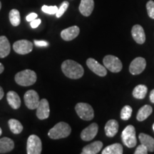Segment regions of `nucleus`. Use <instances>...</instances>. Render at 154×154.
<instances>
[{"label":"nucleus","instance_id":"33","mask_svg":"<svg viewBox=\"0 0 154 154\" xmlns=\"http://www.w3.org/2000/svg\"><path fill=\"white\" fill-rule=\"evenodd\" d=\"M41 22L42 21L40 19H34V20H32V22H30V25L31 26H32V28H37L38 26H39V24H41Z\"/></svg>","mask_w":154,"mask_h":154},{"label":"nucleus","instance_id":"29","mask_svg":"<svg viewBox=\"0 0 154 154\" xmlns=\"http://www.w3.org/2000/svg\"><path fill=\"white\" fill-rule=\"evenodd\" d=\"M42 10L43 12L46 13L48 14H56V13L58 11V7L57 6H47V5H44L42 6Z\"/></svg>","mask_w":154,"mask_h":154},{"label":"nucleus","instance_id":"28","mask_svg":"<svg viewBox=\"0 0 154 154\" xmlns=\"http://www.w3.org/2000/svg\"><path fill=\"white\" fill-rule=\"evenodd\" d=\"M132 108L130 106L126 105L123 107L121 111V119L124 121H127L131 118L132 114Z\"/></svg>","mask_w":154,"mask_h":154},{"label":"nucleus","instance_id":"13","mask_svg":"<svg viewBox=\"0 0 154 154\" xmlns=\"http://www.w3.org/2000/svg\"><path fill=\"white\" fill-rule=\"evenodd\" d=\"M98 131H99V126L96 123H93L82 131L81 133V138L85 141H89L95 138Z\"/></svg>","mask_w":154,"mask_h":154},{"label":"nucleus","instance_id":"30","mask_svg":"<svg viewBox=\"0 0 154 154\" xmlns=\"http://www.w3.org/2000/svg\"><path fill=\"white\" fill-rule=\"evenodd\" d=\"M69 6V3L68 2L66 1L63 2L62 4H61L60 6V7L58 8L57 12L56 13V16H57V18H60V17L64 14L65 11L67 10V9H68Z\"/></svg>","mask_w":154,"mask_h":154},{"label":"nucleus","instance_id":"21","mask_svg":"<svg viewBox=\"0 0 154 154\" xmlns=\"http://www.w3.org/2000/svg\"><path fill=\"white\" fill-rule=\"evenodd\" d=\"M14 142L11 138L4 137L0 139V153H7L14 149Z\"/></svg>","mask_w":154,"mask_h":154},{"label":"nucleus","instance_id":"23","mask_svg":"<svg viewBox=\"0 0 154 154\" xmlns=\"http://www.w3.org/2000/svg\"><path fill=\"white\" fill-rule=\"evenodd\" d=\"M152 112H153V109H152L151 106H143L138 110L137 116H136V119L138 121H143L146 120L151 114Z\"/></svg>","mask_w":154,"mask_h":154},{"label":"nucleus","instance_id":"1","mask_svg":"<svg viewBox=\"0 0 154 154\" xmlns=\"http://www.w3.org/2000/svg\"><path fill=\"white\" fill-rule=\"evenodd\" d=\"M61 70L65 76L72 79L82 78L84 74V69L82 65L71 59L63 61L61 64Z\"/></svg>","mask_w":154,"mask_h":154},{"label":"nucleus","instance_id":"31","mask_svg":"<svg viewBox=\"0 0 154 154\" xmlns=\"http://www.w3.org/2000/svg\"><path fill=\"white\" fill-rule=\"evenodd\" d=\"M146 9H147L148 14L151 19H154V2L150 0L146 4Z\"/></svg>","mask_w":154,"mask_h":154},{"label":"nucleus","instance_id":"24","mask_svg":"<svg viewBox=\"0 0 154 154\" xmlns=\"http://www.w3.org/2000/svg\"><path fill=\"white\" fill-rule=\"evenodd\" d=\"M148 92V88L143 84H139L134 88L133 91V96L135 99H143L145 98Z\"/></svg>","mask_w":154,"mask_h":154},{"label":"nucleus","instance_id":"32","mask_svg":"<svg viewBox=\"0 0 154 154\" xmlns=\"http://www.w3.org/2000/svg\"><path fill=\"white\" fill-rule=\"evenodd\" d=\"M148 152H149V150H148L146 146H145L143 144L140 143V146H138L136 149V151L134 152L135 154H147Z\"/></svg>","mask_w":154,"mask_h":154},{"label":"nucleus","instance_id":"40","mask_svg":"<svg viewBox=\"0 0 154 154\" xmlns=\"http://www.w3.org/2000/svg\"><path fill=\"white\" fill-rule=\"evenodd\" d=\"M1 8H2V3L1 2H0V10H1Z\"/></svg>","mask_w":154,"mask_h":154},{"label":"nucleus","instance_id":"16","mask_svg":"<svg viewBox=\"0 0 154 154\" xmlns=\"http://www.w3.org/2000/svg\"><path fill=\"white\" fill-rule=\"evenodd\" d=\"M94 9V0H81L79 5L80 13L83 16L88 17L91 14Z\"/></svg>","mask_w":154,"mask_h":154},{"label":"nucleus","instance_id":"38","mask_svg":"<svg viewBox=\"0 0 154 154\" xmlns=\"http://www.w3.org/2000/svg\"><path fill=\"white\" fill-rule=\"evenodd\" d=\"M4 70H5V66H4V65L2 64V63H0V74H2L4 72Z\"/></svg>","mask_w":154,"mask_h":154},{"label":"nucleus","instance_id":"41","mask_svg":"<svg viewBox=\"0 0 154 154\" xmlns=\"http://www.w3.org/2000/svg\"><path fill=\"white\" fill-rule=\"evenodd\" d=\"M153 131H154V124H153Z\"/></svg>","mask_w":154,"mask_h":154},{"label":"nucleus","instance_id":"6","mask_svg":"<svg viewBox=\"0 0 154 154\" xmlns=\"http://www.w3.org/2000/svg\"><path fill=\"white\" fill-rule=\"evenodd\" d=\"M103 66L111 72L118 73L122 69L123 65L118 57L113 55H107L103 59Z\"/></svg>","mask_w":154,"mask_h":154},{"label":"nucleus","instance_id":"20","mask_svg":"<svg viewBox=\"0 0 154 154\" xmlns=\"http://www.w3.org/2000/svg\"><path fill=\"white\" fill-rule=\"evenodd\" d=\"M11 51V46L8 38L5 36H0V58L7 57Z\"/></svg>","mask_w":154,"mask_h":154},{"label":"nucleus","instance_id":"17","mask_svg":"<svg viewBox=\"0 0 154 154\" xmlns=\"http://www.w3.org/2000/svg\"><path fill=\"white\" fill-rule=\"evenodd\" d=\"M104 130L106 135L108 137L112 138L113 136H115L116 134L119 131L118 121L114 120V119H111V120L108 121L106 124Z\"/></svg>","mask_w":154,"mask_h":154},{"label":"nucleus","instance_id":"14","mask_svg":"<svg viewBox=\"0 0 154 154\" xmlns=\"http://www.w3.org/2000/svg\"><path fill=\"white\" fill-rule=\"evenodd\" d=\"M80 29L77 26H72L61 31V37L64 41L69 42L76 38L79 36Z\"/></svg>","mask_w":154,"mask_h":154},{"label":"nucleus","instance_id":"37","mask_svg":"<svg viewBox=\"0 0 154 154\" xmlns=\"http://www.w3.org/2000/svg\"><path fill=\"white\" fill-rule=\"evenodd\" d=\"M4 95H5V92H4V90L2 88V86H0V100L4 97Z\"/></svg>","mask_w":154,"mask_h":154},{"label":"nucleus","instance_id":"10","mask_svg":"<svg viewBox=\"0 0 154 154\" xmlns=\"http://www.w3.org/2000/svg\"><path fill=\"white\" fill-rule=\"evenodd\" d=\"M146 66V61L144 58L137 57L131 61L129 66V72L133 75H138L143 72Z\"/></svg>","mask_w":154,"mask_h":154},{"label":"nucleus","instance_id":"35","mask_svg":"<svg viewBox=\"0 0 154 154\" xmlns=\"http://www.w3.org/2000/svg\"><path fill=\"white\" fill-rule=\"evenodd\" d=\"M36 18H37V14L36 13H31V14H29L26 17V19L27 22H32V20H34V19Z\"/></svg>","mask_w":154,"mask_h":154},{"label":"nucleus","instance_id":"12","mask_svg":"<svg viewBox=\"0 0 154 154\" xmlns=\"http://www.w3.org/2000/svg\"><path fill=\"white\" fill-rule=\"evenodd\" d=\"M50 108L49 101L46 99L40 100L39 104L36 108V116L40 120H44L49 118Z\"/></svg>","mask_w":154,"mask_h":154},{"label":"nucleus","instance_id":"3","mask_svg":"<svg viewBox=\"0 0 154 154\" xmlns=\"http://www.w3.org/2000/svg\"><path fill=\"white\" fill-rule=\"evenodd\" d=\"M72 132L71 126L65 122H59L49 130L48 136L54 140L68 137Z\"/></svg>","mask_w":154,"mask_h":154},{"label":"nucleus","instance_id":"2","mask_svg":"<svg viewBox=\"0 0 154 154\" xmlns=\"http://www.w3.org/2000/svg\"><path fill=\"white\" fill-rule=\"evenodd\" d=\"M37 79L35 72L30 69H25L15 75L14 80L18 85L22 86H29L34 84Z\"/></svg>","mask_w":154,"mask_h":154},{"label":"nucleus","instance_id":"15","mask_svg":"<svg viewBox=\"0 0 154 154\" xmlns=\"http://www.w3.org/2000/svg\"><path fill=\"white\" fill-rule=\"evenodd\" d=\"M131 34L134 41L139 44H143L146 41V34L143 28L139 24H136L133 26Z\"/></svg>","mask_w":154,"mask_h":154},{"label":"nucleus","instance_id":"22","mask_svg":"<svg viewBox=\"0 0 154 154\" xmlns=\"http://www.w3.org/2000/svg\"><path fill=\"white\" fill-rule=\"evenodd\" d=\"M140 143L146 146L149 151H154V138L146 134H140L138 136Z\"/></svg>","mask_w":154,"mask_h":154},{"label":"nucleus","instance_id":"8","mask_svg":"<svg viewBox=\"0 0 154 154\" xmlns=\"http://www.w3.org/2000/svg\"><path fill=\"white\" fill-rule=\"evenodd\" d=\"M24 100L26 106L30 110L36 109L39 104V96L34 90H29L25 93Z\"/></svg>","mask_w":154,"mask_h":154},{"label":"nucleus","instance_id":"18","mask_svg":"<svg viewBox=\"0 0 154 154\" xmlns=\"http://www.w3.org/2000/svg\"><path fill=\"white\" fill-rule=\"evenodd\" d=\"M103 147V143L101 141H94L93 143L86 145L83 148L82 154H96L99 153Z\"/></svg>","mask_w":154,"mask_h":154},{"label":"nucleus","instance_id":"26","mask_svg":"<svg viewBox=\"0 0 154 154\" xmlns=\"http://www.w3.org/2000/svg\"><path fill=\"white\" fill-rule=\"evenodd\" d=\"M8 125L11 131L14 134H19L22 132L23 126L20 121L14 119H9L8 121Z\"/></svg>","mask_w":154,"mask_h":154},{"label":"nucleus","instance_id":"25","mask_svg":"<svg viewBox=\"0 0 154 154\" xmlns=\"http://www.w3.org/2000/svg\"><path fill=\"white\" fill-rule=\"evenodd\" d=\"M123 146L120 143L111 144L108 146L102 151V154H122Z\"/></svg>","mask_w":154,"mask_h":154},{"label":"nucleus","instance_id":"5","mask_svg":"<svg viewBox=\"0 0 154 154\" xmlns=\"http://www.w3.org/2000/svg\"><path fill=\"white\" fill-rule=\"evenodd\" d=\"M77 115L84 121H91L94 117V111L91 105L86 103H79L75 106Z\"/></svg>","mask_w":154,"mask_h":154},{"label":"nucleus","instance_id":"19","mask_svg":"<svg viewBox=\"0 0 154 154\" xmlns=\"http://www.w3.org/2000/svg\"><path fill=\"white\" fill-rule=\"evenodd\" d=\"M7 100L9 105L13 109H18L21 106V99L17 92L9 91L7 94Z\"/></svg>","mask_w":154,"mask_h":154},{"label":"nucleus","instance_id":"9","mask_svg":"<svg viewBox=\"0 0 154 154\" xmlns=\"http://www.w3.org/2000/svg\"><path fill=\"white\" fill-rule=\"evenodd\" d=\"M13 49L18 54H27L33 50V43L26 39L19 40L13 44Z\"/></svg>","mask_w":154,"mask_h":154},{"label":"nucleus","instance_id":"39","mask_svg":"<svg viewBox=\"0 0 154 154\" xmlns=\"http://www.w3.org/2000/svg\"><path fill=\"white\" fill-rule=\"evenodd\" d=\"M2 134V128H0V136H1Z\"/></svg>","mask_w":154,"mask_h":154},{"label":"nucleus","instance_id":"11","mask_svg":"<svg viewBox=\"0 0 154 154\" xmlns=\"http://www.w3.org/2000/svg\"><path fill=\"white\" fill-rule=\"evenodd\" d=\"M86 65L88 69L93 72L94 74L99 76H105L107 74V69L104 66L100 64L97 61L93 59V58H89L86 61Z\"/></svg>","mask_w":154,"mask_h":154},{"label":"nucleus","instance_id":"7","mask_svg":"<svg viewBox=\"0 0 154 154\" xmlns=\"http://www.w3.org/2000/svg\"><path fill=\"white\" fill-rule=\"evenodd\" d=\"M42 140L36 135H31L27 139L26 153L28 154H40L42 153Z\"/></svg>","mask_w":154,"mask_h":154},{"label":"nucleus","instance_id":"4","mask_svg":"<svg viewBox=\"0 0 154 154\" xmlns=\"http://www.w3.org/2000/svg\"><path fill=\"white\" fill-rule=\"evenodd\" d=\"M121 139L123 143L128 148H134L136 146L137 140L136 136V129L132 125H128L121 134Z\"/></svg>","mask_w":154,"mask_h":154},{"label":"nucleus","instance_id":"34","mask_svg":"<svg viewBox=\"0 0 154 154\" xmlns=\"http://www.w3.org/2000/svg\"><path fill=\"white\" fill-rule=\"evenodd\" d=\"M34 44L37 47H47L48 42L45 41H38V40H34Z\"/></svg>","mask_w":154,"mask_h":154},{"label":"nucleus","instance_id":"36","mask_svg":"<svg viewBox=\"0 0 154 154\" xmlns=\"http://www.w3.org/2000/svg\"><path fill=\"white\" fill-rule=\"evenodd\" d=\"M149 98H150V101H151V103H154V89L152 90L151 93H150Z\"/></svg>","mask_w":154,"mask_h":154},{"label":"nucleus","instance_id":"27","mask_svg":"<svg viewBox=\"0 0 154 154\" xmlns=\"http://www.w3.org/2000/svg\"><path fill=\"white\" fill-rule=\"evenodd\" d=\"M9 21H10L11 24L12 26H17L20 24L21 22V17L20 13L16 9H13L9 11Z\"/></svg>","mask_w":154,"mask_h":154}]
</instances>
